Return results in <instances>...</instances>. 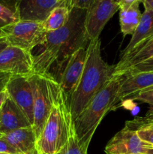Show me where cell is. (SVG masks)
I'll list each match as a JSON object with an SVG mask.
<instances>
[{
    "instance_id": "1",
    "label": "cell",
    "mask_w": 153,
    "mask_h": 154,
    "mask_svg": "<svg viewBox=\"0 0 153 154\" xmlns=\"http://www.w3.org/2000/svg\"><path fill=\"white\" fill-rule=\"evenodd\" d=\"M87 10L72 8L64 26L45 35L42 50L33 55V73L48 74L54 63L61 57L60 65L65 63L69 56L77 48L83 47L88 40L85 31Z\"/></svg>"
},
{
    "instance_id": "2",
    "label": "cell",
    "mask_w": 153,
    "mask_h": 154,
    "mask_svg": "<svg viewBox=\"0 0 153 154\" xmlns=\"http://www.w3.org/2000/svg\"><path fill=\"white\" fill-rule=\"evenodd\" d=\"M86 51L83 72L69 98L73 120L110 81L114 74L115 66H110L102 58L99 38L88 42Z\"/></svg>"
},
{
    "instance_id": "3",
    "label": "cell",
    "mask_w": 153,
    "mask_h": 154,
    "mask_svg": "<svg viewBox=\"0 0 153 154\" xmlns=\"http://www.w3.org/2000/svg\"><path fill=\"white\" fill-rule=\"evenodd\" d=\"M74 130L68 97L60 88L50 114L37 140L39 154H57L68 141Z\"/></svg>"
},
{
    "instance_id": "4",
    "label": "cell",
    "mask_w": 153,
    "mask_h": 154,
    "mask_svg": "<svg viewBox=\"0 0 153 154\" xmlns=\"http://www.w3.org/2000/svg\"><path fill=\"white\" fill-rule=\"evenodd\" d=\"M121 78L120 75H113L110 81L73 120L75 133L81 143L89 146L94 132L104 117L115 108Z\"/></svg>"
},
{
    "instance_id": "5",
    "label": "cell",
    "mask_w": 153,
    "mask_h": 154,
    "mask_svg": "<svg viewBox=\"0 0 153 154\" xmlns=\"http://www.w3.org/2000/svg\"><path fill=\"white\" fill-rule=\"evenodd\" d=\"M29 81L33 95L34 123L32 127L38 138L61 87L56 79L50 73H32L29 75Z\"/></svg>"
},
{
    "instance_id": "6",
    "label": "cell",
    "mask_w": 153,
    "mask_h": 154,
    "mask_svg": "<svg viewBox=\"0 0 153 154\" xmlns=\"http://www.w3.org/2000/svg\"><path fill=\"white\" fill-rule=\"evenodd\" d=\"M0 30L8 45L30 53L43 44L46 33L42 23L29 20L7 24Z\"/></svg>"
},
{
    "instance_id": "7",
    "label": "cell",
    "mask_w": 153,
    "mask_h": 154,
    "mask_svg": "<svg viewBox=\"0 0 153 154\" xmlns=\"http://www.w3.org/2000/svg\"><path fill=\"white\" fill-rule=\"evenodd\" d=\"M119 10L116 0H95L87 11L85 31L88 40L98 38L108 21Z\"/></svg>"
},
{
    "instance_id": "8",
    "label": "cell",
    "mask_w": 153,
    "mask_h": 154,
    "mask_svg": "<svg viewBox=\"0 0 153 154\" xmlns=\"http://www.w3.org/2000/svg\"><path fill=\"white\" fill-rule=\"evenodd\" d=\"M5 90L33 126V95L29 75H12L6 85Z\"/></svg>"
},
{
    "instance_id": "9",
    "label": "cell",
    "mask_w": 153,
    "mask_h": 154,
    "mask_svg": "<svg viewBox=\"0 0 153 154\" xmlns=\"http://www.w3.org/2000/svg\"><path fill=\"white\" fill-rule=\"evenodd\" d=\"M0 72L11 75L33 73V55L18 48L8 46L0 54Z\"/></svg>"
},
{
    "instance_id": "10",
    "label": "cell",
    "mask_w": 153,
    "mask_h": 154,
    "mask_svg": "<svg viewBox=\"0 0 153 154\" xmlns=\"http://www.w3.org/2000/svg\"><path fill=\"white\" fill-rule=\"evenodd\" d=\"M149 146L139 138L136 130L125 125L110 140L104 152L106 154H144Z\"/></svg>"
},
{
    "instance_id": "11",
    "label": "cell",
    "mask_w": 153,
    "mask_h": 154,
    "mask_svg": "<svg viewBox=\"0 0 153 154\" xmlns=\"http://www.w3.org/2000/svg\"><path fill=\"white\" fill-rule=\"evenodd\" d=\"M86 55V48L84 46L80 47L72 53L66 61L58 82L68 99L80 79L85 67Z\"/></svg>"
},
{
    "instance_id": "12",
    "label": "cell",
    "mask_w": 153,
    "mask_h": 154,
    "mask_svg": "<svg viewBox=\"0 0 153 154\" xmlns=\"http://www.w3.org/2000/svg\"><path fill=\"white\" fill-rule=\"evenodd\" d=\"M61 5H64L59 0H20V20L43 23L54 8Z\"/></svg>"
},
{
    "instance_id": "13",
    "label": "cell",
    "mask_w": 153,
    "mask_h": 154,
    "mask_svg": "<svg viewBox=\"0 0 153 154\" xmlns=\"http://www.w3.org/2000/svg\"><path fill=\"white\" fill-rule=\"evenodd\" d=\"M120 76L122 77L121 83L116 99L115 108L120 101L128 99L132 95L153 86V72H140Z\"/></svg>"
},
{
    "instance_id": "14",
    "label": "cell",
    "mask_w": 153,
    "mask_h": 154,
    "mask_svg": "<svg viewBox=\"0 0 153 154\" xmlns=\"http://www.w3.org/2000/svg\"><path fill=\"white\" fill-rule=\"evenodd\" d=\"M28 126H32L22 111L8 96L3 105L0 115V133L7 134Z\"/></svg>"
},
{
    "instance_id": "15",
    "label": "cell",
    "mask_w": 153,
    "mask_h": 154,
    "mask_svg": "<svg viewBox=\"0 0 153 154\" xmlns=\"http://www.w3.org/2000/svg\"><path fill=\"white\" fill-rule=\"evenodd\" d=\"M1 135L20 154H39L37 147L38 138L32 126L21 128Z\"/></svg>"
},
{
    "instance_id": "16",
    "label": "cell",
    "mask_w": 153,
    "mask_h": 154,
    "mask_svg": "<svg viewBox=\"0 0 153 154\" xmlns=\"http://www.w3.org/2000/svg\"><path fill=\"white\" fill-rule=\"evenodd\" d=\"M153 57V36L141 43L128 54L122 56L114 67L113 75H121L125 71Z\"/></svg>"
},
{
    "instance_id": "17",
    "label": "cell",
    "mask_w": 153,
    "mask_h": 154,
    "mask_svg": "<svg viewBox=\"0 0 153 154\" xmlns=\"http://www.w3.org/2000/svg\"><path fill=\"white\" fill-rule=\"evenodd\" d=\"M152 36H153V11L145 10L128 45L122 52V56L128 54Z\"/></svg>"
},
{
    "instance_id": "18",
    "label": "cell",
    "mask_w": 153,
    "mask_h": 154,
    "mask_svg": "<svg viewBox=\"0 0 153 154\" xmlns=\"http://www.w3.org/2000/svg\"><path fill=\"white\" fill-rule=\"evenodd\" d=\"M139 5L140 2H136L128 9L119 10L120 27L124 36L132 35L140 21L142 13L139 8Z\"/></svg>"
},
{
    "instance_id": "19",
    "label": "cell",
    "mask_w": 153,
    "mask_h": 154,
    "mask_svg": "<svg viewBox=\"0 0 153 154\" xmlns=\"http://www.w3.org/2000/svg\"><path fill=\"white\" fill-rule=\"evenodd\" d=\"M70 9L65 5L56 7L51 11L49 16L42 23L46 32L56 31L66 25L70 16Z\"/></svg>"
},
{
    "instance_id": "20",
    "label": "cell",
    "mask_w": 153,
    "mask_h": 154,
    "mask_svg": "<svg viewBox=\"0 0 153 154\" xmlns=\"http://www.w3.org/2000/svg\"><path fill=\"white\" fill-rule=\"evenodd\" d=\"M125 125L136 130L142 141L153 146V123L143 122L140 117H137L131 121H127Z\"/></svg>"
},
{
    "instance_id": "21",
    "label": "cell",
    "mask_w": 153,
    "mask_h": 154,
    "mask_svg": "<svg viewBox=\"0 0 153 154\" xmlns=\"http://www.w3.org/2000/svg\"><path fill=\"white\" fill-rule=\"evenodd\" d=\"M18 0H0V20L6 24L20 20Z\"/></svg>"
},
{
    "instance_id": "22",
    "label": "cell",
    "mask_w": 153,
    "mask_h": 154,
    "mask_svg": "<svg viewBox=\"0 0 153 154\" xmlns=\"http://www.w3.org/2000/svg\"><path fill=\"white\" fill-rule=\"evenodd\" d=\"M88 146L79 141L74 128L68 142L57 154H88Z\"/></svg>"
},
{
    "instance_id": "23",
    "label": "cell",
    "mask_w": 153,
    "mask_h": 154,
    "mask_svg": "<svg viewBox=\"0 0 153 154\" xmlns=\"http://www.w3.org/2000/svg\"><path fill=\"white\" fill-rule=\"evenodd\" d=\"M128 99L139 101L142 103L148 104L149 105V110L147 113L153 112V87H148L145 90H141V91L132 95Z\"/></svg>"
},
{
    "instance_id": "24",
    "label": "cell",
    "mask_w": 153,
    "mask_h": 154,
    "mask_svg": "<svg viewBox=\"0 0 153 154\" xmlns=\"http://www.w3.org/2000/svg\"><path fill=\"white\" fill-rule=\"evenodd\" d=\"M140 72H153V57L130 68L121 75L140 73Z\"/></svg>"
},
{
    "instance_id": "25",
    "label": "cell",
    "mask_w": 153,
    "mask_h": 154,
    "mask_svg": "<svg viewBox=\"0 0 153 154\" xmlns=\"http://www.w3.org/2000/svg\"><path fill=\"white\" fill-rule=\"evenodd\" d=\"M95 0H73L70 5V8H77L88 11L92 6Z\"/></svg>"
},
{
    "instance_id": "26",
    "label": "cell",
    "mask_w": 153,
    "mask_h": 154,
    "mask_svg": "<svg viewBox=\"0 0 153 154\" xmlns=\"http://www.w3.org/2000/svg\"><path fill=\"white\" fill-rule=\"evenodd\" d=\"M0 153H10V154H20L15 150L14 147H12L10 144L8 143V141L2 137V135L0 134Z\"/></svg>"
},
{
    "instance_id": "27",
    "label": "cell",
    "mask_w": 153,
    "mask_h": 154,
    "mask_svg": "<svg viewBox=\"0 0 153 154\" xmlns=\"http://www.w3.org/2000/svg\"><path fill=\"white\" fill-rule=\"evenodd\" d=\"M116 1L119 6V10H125L134 3H140L142 0H116Z\"/></svg>"
},
{
    "instance_id": "28",
    "label": "cell",
    "mask_w": 153,
    "mask_h": 154,
    "mask_svg": "<svg viewBox=\"0 0 153 154\" xmlns=\"http://www.w3.org/2000/svg\"><path fill=\"white\" fill-rule=\"evenodd\" d=\"M12 75L8 73H2L0 72V93L5 89L6 85L8 82L9 79Z\"/></svg>"
},
{
    "instance_id": "29",
    "label": "cell",
    "mask_w": 153,
    "mask_h": 154,
    "mask_svg": "<svg viewBox=\"0 0 153 154\" xmlns=\"http://www.w3.org/2000/svg\"><path fill=\"white\" fill-rule=\"evenodd\" d=\"M8 97V95L7 91L5 90H3L0 93V115H1V112H2V106L4 105V102L7 99V98Z\"/></svg>"
},
{
    "instance_id": "30",
    "label": "cell",
    "mask_w": 153,
    "mask_h": 154,
    "mask_svg": "<svg viewBox=\"0 0 153 154\" xmlns=\"http://www.w3.org/2000/svg\"><path fill=\"white\" fill-rule=\"evenodd\" d=\"M8 46V44L6 42L4 35H3L1 30H0V54H1Z\"/></svg>"
},
{
    "instance_id": "31",
    "label": "cell",
    "mask_w": 153,
    "mask_h": 154,
    "mask_svg": "<svg viewBox=\"0 0 153 154\" xmlns=\"http://www.w3.org/2000/svg\"><path fill=\"white\" fill-rule=\"evenodd\" d=\"M145 10L153 11V0H142Z\"/></svg>"
},
{
    "instance_id": "32",
    "label": "cell",
    "mask_w": 153,
    "mask_h": 154,
    "mask_svg": "<svg viewBox=\"0 0 153 154\" xmlns=\"http://www.w3.org/2000/svg\"><path fill=\"white\" fill-rule=\"evenodd\" d=\"M140 119L143 122H146V123H153V112L147 113V114L145 117H140Z\"/></svg>"
},
{
    "instance_id": "33",
    "label": "cell",
    "mask_w": 153,
    "mask_h": 154,
    "mask_svg": "<svg viewBox=\"0 0 153 154\" xmlns=\"http://www.w3.org/2000/svg\"><path fill=\"white\" fill-rule=\"evenodd\" d=\"M144 154H153V146L150 145L149 147L146 149V150Z\"/></svg>"
},
{
    "instance_id": "34",
    "label": "cell",
    "mask_w": 153,
    "mask_h": 154,
    "mask_svg": "<svg viewBox=\"0 0 153 154\" xmlns=\"http://www.w3.org/2000/svg\"><path fill=\"white\" fill-rule=\"evenodd\" d=\"M5 25H7V24H6L5 23H4L3 20H0V29H1L2 28L3 26H5Z\"/></svg>"
},
{
    "instance_id": "35",
    "label": "cell",
    "mask_w": 153,
    "mask_h": 154,
    "mask_svg": "<svg viewBox=\"0 0 153 154\" xmlns=\"http://www.w3.org/2000/svg\"><path fill=\"white\" fill-rule=\"evenodd\" d=\"M59 1H61L62 2L64 3V5L65 6H67V7H68V2H69V0H59Z\"/></svg>"
},
{
    "instance_id": "36",
    "label": "cell",
    "mask_w": 153,
    "mask_h": 154,
    "mask_svg": "<svg viewBox=\"0 0 153 154\" xmlns=\"http://www.w3.org/2000/svg\"><path fill=\"white\" fill-rule=\"evenodd\" d=\"M73 2V0H69V2H68V8L70 9V5H71V2Z\"/></svg>"
},
{
    "instance_id": "37",
    "label": "cell",
    "mask_w": 153,
    "mask_h": 154,
    "mask_svg": "<svg viewBox=\"0 0 153 154\" xmlns=\"http://www.w3.org/2000/svg\"><path fill=\"white\" fill-rule=\"evenodd\" d=\"M0 154H10V153H0Z\"/></svg>"
},
{
    "instance_id": "38",
    "label": "cell",
    "mask_w": 153,
    "mask_h": 154,
    "mask_svg": "<svg viewBox=\"0 0 153 154\" xmlns=\"http://www.w3.org/2000/svg\"><path fill=\"white\" fill-rule=\"evenodd\" d=\"M153 87V86H152V87Z\"/></svg>"
},
{
    "instance_id": "39",
    "label": "cell",
    "mask_w": 153,
    "mask_h": 154,
    "mask_svg": "<svg viewBox=\"0 0 153 154\" xmlns=\"http://www.w3.org/2000/svg\"><path fill=\"white\" fill-rule=\"evenodd\" d=\"M18 1H20V0H18Z\"/></svg>"
}]
</instances>
